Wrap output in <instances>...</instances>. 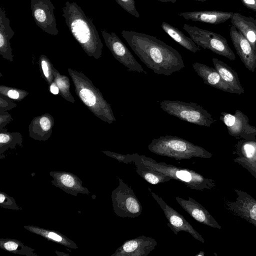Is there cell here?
Returning <instances> with one entry per match:
<instances>
[{"label": "cell", "mask_w": 256, "mask_h": 256, "mask_svg": "<svg viewBox=\"0 0 256 256\" xmlns=\"http://www.w3.org/2000/svg\"><path fill=\"white\" fill-rule=\"evenodd\" d=\"M231 22L232 25L244 36L256 50V25L238 12H234Z\"/></svg>", "instance_id": "cell-22"}, {"label": "cell", "mask_w": 256, "mask_h": 256, "mask_svg": "<svg viewBox=\"0 0 256 256\" xmlns=\"http://www.w3.org/2000/svg\"><path fill=\"white\" fill-rule=\"evenodd\" d=\"M234 161L248 170L256 178V162H250L239 156L234 158Z\"/></svg>", "instance_id": "cell-30"}, {"label": "cell", "mask_w": 256, "mask_h": 256, "mask_svg": "<svg viewBox=\"0 0 256 256\" xmlns=\"http://www.w3.org/2000/svg\"><path fill=\"white\" fill-rule=\"evenodd\" d=\"M54 119L50 114L34 117L28 126L29 136L38 140H46L52 136Z\"/></svg>", "instance_id": "cell-18"}, {"label": "cell", "mask_w": 256, "mask_h": 256, "mask_svg": "<svg viewBox=\"0 0 256 256\" xmlns=\"http://www.w3.org/2000/svg\"><path fill=\"white\" fill-rule=\"evenodd\" d=\"M161 27L166 34L184 48L194 53L200 50V46L178 28L164 22H162Z\"/></svg>", "instance_id": "cell-23"}, {"label": "cell", "mask_w": 256, "mask_h": 256, "mask_svg": "<svg viewBox=\"0 0 256 256\" xmlns=\"http://www.w3.org/2000/svg\"><path fill=\"white\" fill-rule=\"evenodd\" d=\"M162 2H171L172 3H174L176 0H156ZM196 1H199V2H205L207 0H194Z\"/></svg>", "instance_id": "cell-39"}, {"label": "cell", "mask_w": 256, "mask_h": 256, "mask_svg": "<svg viewBox=\"0 0 256 256\" xmlns=\"http://www.w3.org/2000/svg\"><path fill=\"white\" fill-rule=\"evenodd\" d=\"M233 153L250 162H256V140H238Z\"/></svg>", "instance_id": "cell-25"}, {"label": "cell", "mask_w": 256, "mask_h": 256, "mask_svg": "<svg viewBox=\"0 0 256 256\" xmlns=\"http://www.w3.org/2000/svg\"><path fill=\"white\" fill-rule=\"evenodd\" d=\"M60 180L64 186L68 187H72L74 184V181L72 177L66 174L62 175L60 177Z\"/></svg>", "instance_id": "cell-34"}, {"label": "cell", "mask_w": 256, "mask_h": 256, "mask_svg": "<svg viewBox=\"0 0 256 256\" xmlns=\"http://www.w3.org/2000/svg\"><path fill=\"white\" fill-rule=\"evenodd\" d=\"M154 199L160 206L166 218L169 222L168 226L176 234L180 232H188L195 239L204 243V240L202 236L192 226L183 216L170 206H168L160 196L154 192H150Z\"/></svg>", "instance_id": "cell-13"}, {"label": "cell", "mask_w": 256, "mask_h": 256, "mask_svg": "<svg viewBox=\"0 0 256 256\" xmlns=\"http://www.w3.org/2000/svg\"><path fill=\"white\" fill-rule=\"evenodd\" d=\"M0 94L10 99L20 102L28 94V92L24 90L1 85L0 86Z\"/></svg>", "instance_id": "cell-28"}, {"label": "cell", "mask_w": 256, "mask_h": 256, "mask_svg": "<svg viewBox=\"0 0 256 256\" xmlns=\"http://www.w3.org/2000/svg\"><path fill=\"white\" fill-rule=\"evenodd\" d=\"M148 147L149 150L156 154L176 160H188L194 157L209 158L212 156L202 146L183 138L170 135L153 138Z\"/></svg>", "instance_id": "cell-4"}, {"label": "cell", "mask_w": 256, "mask_h": 256, "mask_svg": "<svg viewBox=\"0 0 256 256\" xmlns=\"http://www.w3.org/2000/svg\"><path fill=\"white\" fill-rule=\"evenodd\" d=\"M54 82L59 88L60 95L66 100L74 103L75 100L70 92V82L68 78L62 74L54 67L53 68Z\"/></svg>", "instance_id": "cell-26"}, {"label": "cell", "mask_w": 256, "mask_h": 256, "mask_svg": "<svg viewBox=\"0 0 256 256\" xmlns=\"http://www.w3.org/2000/svg\"><path fill=\"white\" fill-rule=\"evenodd\" d=\"M220 120L226 126L229 134L236 138L256 140V127L249 124L248 118L240 110L234 114L222 112Z\"/></svg>", "instance_id": "cell-10"}, {"label": "cell", "mask_w": 256, "mask_h": 256, "mask_svg": "<svg viewBox=\"0 0 256 256\" xmlns=\"http://www.w3.org/2000/svg\"><path fill=\"white\" fill-rule=\"evenodd\" d=\"M136 166V172L146 181L152 184L168 182L172 178L167 176L146 168L136 158V154L133 160Z\"/></svg>", "instance_id": "cell-24"}, {"label": "cell", "mask_w": 256, "mask_h": 256, "mask_svg": "<svg viewBox=\"0 0 256 256\" xmlns=\"http://www.w3.org/2000/svg\"><path fill=\"white\" fill-rule=\"evenodd\" d=\"M12 120L11 115L7 111L0 110V130H3V128Z\"/></svg>", "instance_id": "cell-33"}, {"label": "cell", "mask_w": 256, "mask_h": 256, "mask_svg": "<svg viewBox=\"0 0 256 256\" xmlns=\"http://www.w3.org/2000/svg\"><path fill=\"white\" fill-rule=\"evenodd\" d=\"M236 200L224 198L226 209L234 216L244 220L256 227V200L246 192L234 189Z\"/></svg>", "instance_id": "cell-9"}, {"label": "cell", "mask_w": 256, "mask_h": 256, "mask_svg": "<svg viewBox=\"0 0 256 256\" xmlns=\"http://www.w3.org/2000/svg\"><path fill=\"white\" fill-rule=\"evenodd\" d=\"M136 158L148 169L164 174L172 179L184 182L192 189L210 190L216 186L213 180L206 178L194 171L164 162H158L151 158L138 154H136Z\"/></svg>", "instance_id": "cell-5"}, {"label": "cell", "mask_w": 256, "mask_h": 256, "mask_svg": "<svg viewBox=\"0 0 256 256\" xmlns=\"http://www.w3.org/2000/svg\"><path fill=\"white\" fill-rule=\"evenodd\" d=\"M124 10L131 15L140 18V15L135 6L134 0H115Z\"/></svg>", "instance_id": "cell-29"}, {"label": "cell", "mask_w": 256, "mask_h": 256, "mask_svg": "<svg viewBox=\"0 0 256 256\" xmlns=\"http://www.w3.org/2000/svg\"><path fill=\"white\" fill-rule=\"evenodd\" d=\"M47 236L49 238L57 242H60L62 240V238L60 236L53 232H49L48 233Z\"/></svg>", "instance_id": "cell-37"}, {"label": "cell", "mask_w": 256, "mask_h": 256, "mask_svg": "<svg viewBox=\"0 0 256 256\" xmlns=\"http://www.w3.org/2000/svg\"><path fill=\"white\" fill-rule=\"evenodd\" d=\"M122 37L140 60L155 74L170 76L184 64L179 52L156 36L123 30Z\"/></svg>", "instance_id": "cell-1"}, {"label": "cell", "mask_w": 256, "mask_h": 256, "mask_svg": "<svg viewBox=\"0 0 256 256\" xmlns=\"http://www.w3.org/2000/svg\"><path fill=\"white\" fill-rule=\"evenodd\" d=\"M62 10L69 30L84 52L90 57L100 58L104 45L92 20L74 2L66 1Z\"/></svg>", "instance_id": "cell-2"}, {"label": "cell", "mask_w": 256, "mask_h": 256, "mask_svg": "<svg viewBox=\"0 0 256 256\" xmlns=\"http://www.w3.org/2000/svg\"><path fill=\"white\" fill-rule=\"evenodd\" d=\"M246 8L256 12V0H240Z\"/></svg>", "instance_id": "cell-35"}, {"label": "cell", "mask_w": 256, "mask_h": 256, "mask_svg": "<svg viewBox=\"0 0 256 256\" xmlns=\"http://www.w3.org/2000/svg\"><path fill=\"white\" fill-rule=\"evenodd\" d=\"M38 64L42 74L50 86L54 82L53 64L49 58L44 54L40 56L38 60Z\"/></svg>", "instance_id": "cell-27"}, {"label": "cell", "mask_w": 256, "mask_h": 256, "mask_svg": "<svg viewBox=\"0 0 256 256\" xmlns=\"http://www.w3.org/2000/svg\"><path fill=\"white\" fill-rule=\"evenodd\" d=\"M4 246L6 249L8 250H14L17 248L18 245L14 242H8L4 244Z\"/></svg>", "instance_id": "cell-36"}, {"label": "cell", "mask_w": 256, "mask_h": 256, "mask_svg": "<svg viewBox=\"0 0 256 256\" xmlns=\"http://www.w3.org/2000/svg\"><path fill=\"white\" fill-rule=\"evenodd\" d=\"M17 106V104L12 102L10 98L0 94V110H10Z\"/></svg>", "instance_id": "cell-31"}, {"label": "cell", "mask_w": 256, "mask_h": 256, "mask_svg": "<svg viewBox=\"0 0 256 256\" xmlns=\"http://www.w3.org/2000/svg\"><path fill=\"white\" fill-rule=\"evenodd\" d=\"M78 98L97 118L109 124L116 121L111 105L104 99L100 90L82 72L68 68Z\"/></svg>", "instance_id": "cell-3"}, {"label": "cell", "mask_w": 256, "mask_h": 256, "mask_svg": "<svg viewBox=\"0 0 256 256\" xmlns=\"http://www.w3.org/2000/svg\"><path fill=\"white\" fill-rule=\"evenodd\" d=\"M14 32L10 26V20L6 16L2 6L0 8V54L10 62H13L12 48L10 40Z\"/></svg>", "instance_id": "cell-20"}, {"label": "cell", "mask_w": 256, "mask_h": 256, "mask_svg": "<svg viewBox=\"0 0 256 256\" xmlns=\"http://www.w3.org/2000/svg\"><path fill=\"white\" fill-rule=\"evenodd\" d=\"M4 196L2 195V194H0V203H2L4 201Z\"/></svg>", "instance_id": "cell-40"}, {"label": "cell", "mask_w": 256, "mask_h": 256, "mask_svg": "<svg viewBox=\"0 0 256 256\" xmlns=\"http://www.w3.org/2000/svg\"><path fill=\"white\" fill-rule=\"evenodd\" d=\"M230 36L236 53L242 62L248 70L254 72L256 68V50L244 36L233 25L230 29Z\"/></svg>", "instance_id": "cell-14"}, {"label": "cell", "mask_w": 256, "mask_h": 256, "mask_svg": "<svg viewBox=\"0 0 256 256\" xmlns=\"http://www.w3.org/2000/svg\"><path fill=\"white\" fill-rule=\"evenodd\" d=\"M160 106L170 115L192 124L210 127L216 122L210 114L194 102L164 100Z\"/></svg>", "instance_id": "cell-6"}, {"label": "cell", "mask_w": 256, "mask_h": 256, "mask_svg": "<svg viewBox=\"0 0 256 256\" xmlns=\"http://www.w3.org/2000/svg\"><path fill=\"white\" fill-rule=\"evenodd\" d=\"M176 200L181 207L198 222L213 228H222L210 213L194 199L188 197L186 200L176 196Z\"/></svg>", "instance_id": "cell-16"}, {"label": "cell", "mask_w": 256, "mask_h": 256, "mask_svg": "<svg viewBox=\"0 0 256 256\" xmlns=\"http://www.w3.org/2000/svg\"><path fill=\"white\" fill-rule=\"evenodd\" d=\"M30 8L36 24L44 32L52 36L58 34L55 7L50 0H30Z\"/></svg>", "instance_id": "cell-12"}, {"label": "cell", "mask_w": 256, "mask_h": 256, "mask_svg": "<svg viewBox=\"0 0 256 256\" xmlns=\"http://www.w3.org/2000/svg\"><path fill=\"white\" fill-rule=\"evenodd\" d=\"M106 46L114 58L127 68L128 70L147 74L142 66L136 60L130 51L114 32H108L105 30H101Z\"/></svg>", "instance_id": "cell-8"}, {"label": "cell", "mask_w": 256, "mask_h": 256, "mask_svg": "<svg viewBox=\"0 0 256 256\" xmlns=\"http://www.w3.org/2000/svg\"><path fill=\"white\" fill-rule=\"evenodd\" d=\"M50 92L54 94H58L60 92L59 88L54 82L50 86Z\"/></svg>", "instance_id": "cell-38"}, {"label": "cell", "mask_w": 256, "mask_h": 256, "mask_svg": "<svg viewBox=\"0 0 256 256\" xmlns=\"http://www.w3.org/2000/svg\"><path fill=\"white\" fill-rule=\"evenodd\" d=\"M212 61L214 68L218 72L222 80L228 84L236 92L240 94L244 93L237 72L227 64L216 58H213Z\"/></svg>", "instance_id": "cell-21"}, {"label": "cell", "mask_w": 256, "mask_h": 256, "mask_svg": "<svg viewBox=\"0 0 256 256\" xmlns=\"http://www.w3.org/2000/svg\"><path fill=\"white\" fill-rule=\"evenodd\" d=\"M183 29L199 46L208 49L231 60L236 59L235 54L230 48L226 40L221 35L188 24H184Z\"/></svg>", "instance_id": "cell-7"}, {"label": "cell", "mask_w": 256, "mask_h": 256, "mask_svg": "<svg viewBox=\"0 0 256 256\" xmlns=\"http://www.w3.org/2000/svg\"><path fill=\"white\" fill-rule=\"evenodd\" d=\"M232 12L204 10L182 12L178 14L187 20L218 24L232 18Z\"/></svg>", "instance_id": "cell-19"}, {"label": "cell", "mask_w": 256, "mask_h": 256, "mask_svg": "<svg viewBox=\"0 0 256 256\" xmlns=\"http://www.w3.org/2000/svg\"><path fill=\"white\" fill-rule=\"evenodd\" d=\"M110 156L118 160L120 162H124V163L128 164L129 162H133L134 158V154H121L112 152H104Z\"/></svg>", "instance_id": "cell-32"}, {"label": "cell", "mask_w": 256, "mask_h": 256, "mask_svg": "<svg viewBox=\"0 0 256 256\" xmlns=\"http://www.w3.org/2000/svg\"><path fill=\"white\" fill-rule=\"evenodd\" d=\"M192 66L205 84L224 92L236 94L235 90L222 80L214 68L198 62L192 64Z\"/></svg>", "instance_id": "cell-17"}, {"label": "cell", "mask_w": 256, "mask_h": 256, "mask_svg": "<svg viewBox=\"0 0 256 256\" xmlns=\"http://www.w3.org/2000/svg\"><path fill=\"white\" fill-rule=\"evenodd\" d=\"M116 212L120 216L134 218L142 213V206L133 190L122 180L115 190Z\"/></svg>", "instance_id": "cell-11"}, {"label": "cell", "mask_w": 256, "mask_h": 256, "mask_svg": "<svg viewBox=\"0 0 256 256\" xmlns=\"http://www.w3.org/2000/svg\"><path fill=\"white\" fill-rule=\"evenodd\" d=\"M157 245L155 239L144 236L126 242L114 254L119 256H147Z\"/></svg>", "instance_id": "cell-15"}]
</instances>
